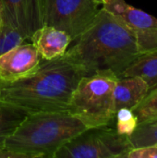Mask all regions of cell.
<instances>
[{"label": "cell", "instance_id": "obj_1", "mask_svg": "<svg viewBox=\"0 0 157 158\" xmlns=\"http://www.w3.org/2000/svg\"><path fill=\"white\" fill-rule=\"evenodd\" d=\"M91 74L65 53L53 59H43L33 72L22 79L0 81V100L22 108L29 115L67 110L80 80Z\"/></svg>", "mask_w": 157, "mask_h": 158}, {"label": "cell", "instance_id": "obj_2", "mask_svg": "<svg viewBox=\"0 0 157 158\" xmlns=\"http://www.w3.org/2000/svg\"><path fill=\"white\" fill-rule=\"evenodd\" d=\"M66 54L92 74L110 70L118 78L143 55L133 33L105 8L99 9L91 25Z\"/></svg>", "mask_w": 157, "mask_h": 158}, {"label": "cell", "instance_id": "obj_3", "mask_svg": "<svg viewBox=\"0 0 157 158\" xmlns=\"http://www.w3.org/2000/svg\"><path fill=\"white\" fill-rule=\"evenodd\" d=\"M94 128L68 109L28 115L4 145L29 158H54L64 144L82 131Z\"/></svg>", "mask_w": 157, "mask_h": 158}, {"label": "cell", "instance_id": "obj_4", "mask_svg": "<svg viewBox=\"0 0 157 158\" xmlns=\"http://www.w3.org/2000/svg\"><path fill=\"white\" fill-rule=\"evenodd\" d=\"M118 77L110 70L82 77L72 93L68 110L93 127L109 126L116 117L114 88Z\"/></svg>", "mask_w": 157, "mask_h": 158}, {"label": "cell", "instance_id": "obj_5", "mask_svg": "<svg viewBox=\"0 0 157 158\" xmlns=\"http://www.w3.org/2000/svg\"><path fill=\"white\" fill-rule=\"evenodd\" d=\"M132 149L129 136L108 126L94 127L64 144L54 158H126Z\"/></svg>", "mask_w": 157, "mask_h": 158}, {"label": "cell", "instance_id": "obj_6", "mask_svg": "<svg viewBox=\"0 0 157 158\" xmlns=\"http://www.w3.org/2000/svg\"><path fill=\"white\" fill-rule=\"evenodd\" d=\"M98 6L93 0H43V25L62 30L76 41L94 19Z\"/></svg>", "mask_w": 157, "mask_h": 158}, {"label": "cell", "instance_id": "obj_7", "mask_svg": "<svg viewBox=\"0 0 157 158\" xmlns=\"http://www.w3.org/2000/svg\"><path fill=\"white\" fill-rule=\"evenodd\" d=\"M103 8L118 17L133 33L142 54L157 51V18L124 0H105Z\"/></svg>", "mask_w": 157, "mask_h": 158}, {"label": "cell", "instance_id": "obj_8", "mask_svg": "<svg viewBox=\"0 0 157 158\" xmlns=\"http://www.w3.org/2000/svg\"><path fill=\"white\" fill-rule=\"evenodd\" d=\"M1 21L17 29L26 40L43 26V0H0Z\"/></svg>", "mask_w": 157, "mask_h": 158}, {"label": "cell", "instance_id": "obj_9", "mask_svg": "<svg viewBox=\"0 0 157 158\" xmlns=\"http://www.w3.org/2000/svg\"><path fill=\"white\" fill-rule=\"evenodd\" d=\"M42 56L32 44L22 43L0 55V81H14L33 72Z\"/></svg>", "mask_w": 157, "mask_h": 158}, {"label": "cell", "instance_id": "obj_10", "mask_svg": "<svg viewBox=\"0 0 157 158\" xmlns=\"http://www.w3.org/2000/svg\"><path fill=\"white\" fill-rule=\"evenodd\" d=\"M43 59H53L63 56L72 41L64 31L49 25L39 28L30 38Z\"/></svg>", "mask_w": 157, "mask_h": 158}, {"label": "cell", "instance_id": "obj_11", "mask_svg": "<svg viewBox=\"0 0 157 158\" xmlns=\"http://www.w3.org/2000/svg\"><path fill=\"white\" fill-rule=\"evenodd\" d=\"M148 84L140 77L118 78L114 88V106L116 112L120 108L133 110L149 91Z\"/></svg>", "mask_w": 157, "mask_h": 158}, {"label": "cell", "instance_id": "obj_12", "mask_svg": "<svg viewBox=\"0 0 157 158\" xmlns=\"http://www.w3.org/2000/svg\"><path fill=\"white\" fill-rule=\"evenodd\" d=\"M136 76L142 78L153 88L157 84V51L140 56L121 74V77Z\"/></svg>", "mask_w": 157, "mask_h": 158}, {"label": "cell", "instance_id": "obj_13", "mask_svg": "<svg viewBox=\"0 0 157 158\" xmlns=\"http://www.w3.org/2000/svg\"><path fill=\"white\" fill-rule=\"evenodd\" d=\"M29 114L20 107L0 100V145Z\"/></svg>", "mask_w": 157, "mask_h": 158}, {"label": "cell", "instance_id": "obj_14", "mask_svg": "<svg viewBox=\"0 0 157 158\" xmlns=\"http://www.w3.org/2000/svg\"><path fill=\"white\" fill-rule=\"evenodd\" d=\"M129 138L133 148L157 145V118L138 124L136 130Z\"/></svg>", "mask_w": 157, "mask_h": 158}, {"label": "cell", "instance_id": "obj_15", "mask_svg": "<svg viewBox=\"0 0 157 158\" xmlns=\"http://www.w3.org/2000/svg\"><path fill=\"white\" fill-rule=\"evenodd\" d=\"M138 124L151 121L157 118V84L149 89L145 97L132 110Z\"/></svg>", "mask_w": 157, "mask_h": 158}, {"label": "cell", "instance_id": "obj_16", "mask_svg": "<svg viewBox=\"0 0 157 158\" xmlns=\"http://www.w3.org/2000/svg\"><path fill=\"white\" fill-rule=\"evenodd\" d=\"M26 38L11 25L0 23V55L6 53L11 48L24 43Z\"/></svg>", "mask_w": 157, "mask_h": 158}, {"label": "cell", "instance_id": "obj_17", "mask_svg": "<svg viewBox=\"0 0 157 158\" xmlns=\"http://www.w3.org/2000/svg\"><path fill=\"white\" fill-rule=\"evenodd\" d=\"M116 130L119 134L130 136L138 126V119L131 109L120 108L116 112Z\"/></svg>", "mask_w": 157, "mask_h": 158}, {"label": "cell", "instance_id": "obj_18", "mask_svg": "<svg viewBox=\"0 0 157 158\" xmlns=\"http://www.w3.org/2000/svg\"><path fill=\"white\" fill-rule=\"evenodd\" d=\"M126 158H157V145H147L133 148Z\"/></svg>", "mask_w": 157, "mask_h": 158}, {"label": "cell", "instance_id": "obj_19", "mask_svg": "<svg viewBox=\"0 0 157 158\" xmlns=\"http://www.w3.org/2000/svg\"><path fill=\"white\" fill-rule=\"evenodd\" d=\"M0 158H29L26 155L13 151L8 147L0 145Z\"/></svg>", "mask_w": 157, "mask_h": 158}, {"label": "cell", "instance_id": "obj_20", "mask_svg": "<svg viewBox=\"0 0 157 158\" xmlns=\"http://www.w3.org/2000/svg\"><path fill=\"white\" fill-rule=\"evenodd\" d=\"M96 4H98V5H103L105 2V0H93Z\"/></svg>", "mask_w": 157, "mask_h": 158}, {"label": "cell", "instance_id": "obj_21", "mask_svg": "<svg viewBox=\"0 0 157 158\" xmlns=\"http://www.w3.org/2000/svg\"><path fill=\"white\" fill-rule=\"evenodd\" d=\"M0 23H1V13H0Z\"/></svg>", "mask_w": 157, "mask_h": 158}]
</instances>
